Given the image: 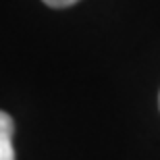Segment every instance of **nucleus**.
Returning <instances> with one entry per match:
<instances>
[{
    "label": "nucleus",
    "instance_id": "1",
    "mask_svg": "<svg viewBox=\"0 0 160 160\" xmlns=\"http://www.w3.org/2000/svg\"><path fill=\"white\" fill-rule=\"evenodd\" d=\"M12 131H15L12 119L6 112L0 110V160H15Z\"/></svg>",
    "mask_w": 160,
    "mask_h": 160
},
{
    "label": "nucleus",
    "instance_id": "2",
    "mask_svg": "<svg viewBox=\"0 0 160 160\" xmlns=\"http://www.w3.org/2000/svg\"><path fill=\"white\" fill-rule=\"evenodd\" d=\"M44 4H48V6H52V8H65V6H71V4H75L77 0H42Z\"/></svg>",
    "mask_w": 160,
    "mask_h": 160
}]
</instances>
